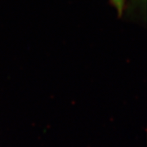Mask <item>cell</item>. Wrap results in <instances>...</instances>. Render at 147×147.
Masks as SVG:
<instances>
[{
  "mask_svg": "<svg viewBox=\"0 0 147 147\" xmlns=\"http://www.w3.org/2000/svg\"><path fill=\"white\" fill-rule=\"evenodd\" d=\"M110 1L113 3V4L117 8V10L119 12H122L123 5H124V0H110Z\"/></svg>",
  "mask_w": 147,
  "mask_h": 147,
  "instance_id": "obj_1",
  "label": "cell"
}]
</instances>
